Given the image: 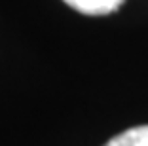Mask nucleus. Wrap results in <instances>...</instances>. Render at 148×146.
<instances>
[{
    "label": "nucleus",
    "mask_w": 148,
    "mask_h": 146,
    "mask_svg": "<svg viewBox=\"0 0 148 146\" xmlns=\"http://www.w3.org/2000/svg\"><path fill=\"white\" fill-rule=\"evenodd\" d=\"M70 8L86 15H106L116 12L123 0H65Z\"/></svg>",
    "instance_id": "1"
},
{
    "label": "nucleus",
    "mask_w": 148,
    "mask_h": 146,
    "mask_svg": "<svg viewBox=\"0 0 148 146\" xmlns=\"http://www.w3.org/2000/svg\"><path fill=\"white\" fill-rule=\"evenodd\" d=\"M103 146H148V125L131 127L123 133L112 137Z\"/></svg>",
    "instance_id": "2"
}]
</instances>
